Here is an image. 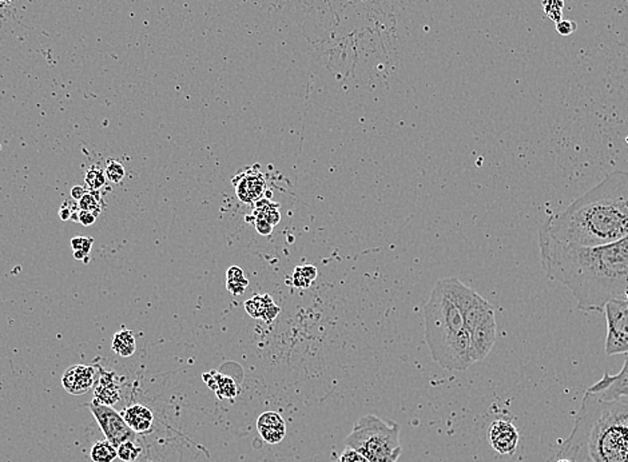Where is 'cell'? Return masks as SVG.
Instances as JSON below:
<instances>
[{
	"label": "cell",
	"instance_id": "1",
	"mask_svg": "<svg viewBox=\"0 0 628 462\" xmlns=\"http://www.w3.org/2000/svg\"><path fill=\"white\" fill-rule=\"evenodd\" d=\"M541 267L547 277L564 285L584 312H604L612 299L628 290V237L595 247L556 240L546 223L539 230Z\"/></svg>",
	"mask_w": 628,
	"mask_h": 462
},
{
	"label": "cell",
	"instance_id": "2",
	"mask_svg": "<svg viewBox=\"0 0 628 462\" xmlns=\"http://www.w3.org/2000/svg\"><path fill=\"white\" fill-rule=\"evenodd\" d=\"M546 226L556 240L584 247L627 238L628 171L611 172Z\"/></svg>",
	"mask_w": 628,
	"mask_h": 462
},
{
	"label": "cell",
	"instance_id": "3",
	"mask_svg": "<svg viewBox=\"0 0 628 462\" xmlns=\"http://www.w3.org/2000/svg\"><path fill=\"white\" fill-rule=\"evenodd\" d=\"M573 462H628V397L602 400L586 391L573 432L556 454Z\"/></svg>",
	"mask_w": 628,
	"mask_h": 462
},
{
	"label": "cell",
	"instance_id": "4",
	"mask_svg": "<svg viewBox=\"0 0 628 462\" xmlns=\"http://www.w3.org/2000/svg\"><path fill=\"white\" fill-rule=\"evenodd\" d=\"M425 341L433 359L446 370L471 368V337L464 317L440 279L425 303Z\"/></svg>",
	"mask_w": 628,
	"mask_h": 462
},
{
	"label": "cell",
	"instance_id": "5",
	"mask_svg": "<svg viewBox=\"0 0 628 462\" xmlns=\"http://www.w3.org/2000/svg\"><path fill=\"white\" fill-rule=\"evenodd\" d=\"M400 430L401 427L394 421L367 414L353 426L345 444L369 462H397L403 453Z\"/></svg>",
	"mask_w": 628,
	"mask_h": 462
},
{
	"label": "cell",
	"instance_id": "6",
	"mask_svg": "<svg viewBox=\"0 0 628 462\" xmlns=\"http://www.w3.org/2000/svg\"><path fill=\"white\" fill-rule=\"evenodd\" d=\"M607 319V355L628 353V303L626 299H612L604 306Z\"/></svg>",
	"mask_w": 628,
	"mask_h": 462
},
{
	"label": "cell",
	"instance_id": "7",
	"mask_svg": "<svg viewBox=\"0 0 628 462\" xmlns=\"http://www.w3.org/2000/svg\"><path fill=\"white\" fill-rule=\"evenodd\" d=\"M89 407H90L95 420L98 421L99 427L102 429L103 434L106 436V440L115 447H118L119 445L130 441V440L131 441L135 440V432L130 429L123 416H121L112 407L102 405L96 400H94Z\"/></svg>",
	"mask_w": 628,
	"mask_h": 462
},
{
	"label": "cell",
	"instance_id": "8",
	"mask_svg": "<svg viewBox=\"0 0 628 462\" xmlns=\"http://www.w3.org/2000/svg\"><path fill=\"white\" fill-rule=\"evenodd\" d=\"M498 334V323L495 313L487 315L480 323L469 333L471 335V348L472 358L475 362L482 361L495 345Z\"/></svg>",
	"mask_w": 628,
	"mask_h": 462
},
{
	"label": "cell",
	"instance_id": "9",
	"mask_svg": "<svg viewBox=\"0 0 628 462\" xmlns=\"http://www.w3.org/2000/svg\"><path fill=\"white\" fill-rule=\"evenodd\" d=\"M587 391L606 401L628 397V353L625 358L623 368L618 374L612 375L610 373H604L602 380L593 384L591 388L587 389Z\"/></svg>",
	"mask_w": 628,
	"mask_h": 462
},
{
	"label": "cell",
	"instance_id": "10",
	"mask_svg": "<svg viewBox=\"0 0 628 462\" xmlns=\"http://www.w3.org/2000/svg\"><path fill=\"white\" fill-rule=\"evenodd\" d=\"M488 440L491 446L501 454V456H511L518 449V434L516 426L505 420L495 421L489 430H488Z\"/></svg>",
	"mask_w": 628,
	"mask_h": 462
},
{
	"label": "cell",
	"instance_id": "11",
	"mask_svg": "<svg viewBox=\"0 0 628 462\" xmlns=\"http://www.w3.org/2000/svg\"><path fill=\"white\" fill-rule=\"evenodd\" d=\"M95 382V370L93 366L75 365L66 370L62 378L63 388L70 394L82 396L93 388Z\"/></svg>",
	"mask_w": 628,
	"mask_h": 462
},
{
	"label": "cell",
	"instance_id": "12",
	"mask_svg": "<svg viewBox=\"0 0 628 462\" xmlns=\"http://www.w3.org/2000/svg\"><path fill=\"white\" fill-rule=\"evenodd\" d=\"M257 430L265 443L276 445L285 438L286 424L277 411H265L257 420Z\"/></svg>",
	"mask_w": 628,
	"mask_h": 462
},
{
	"label": "cell",
	"instance_id": "13",
	"mask_svg": "<svg viewBox=\"0 0 628 462\" xmlns=\"http://www.w3.org/2000/svg\"><path fill=\"white\" fill-rule=\"evenodd\" d=\"M123 418L131 430L135 433H148L152 429L154 414L143 405H132L123 411Z\"/></svg>",
	"mask_w": 628,
	"mask_h": 462
},
{
	"label": "cell",
	"instance_id": "14",
	"mask_svg": "<svg viewBox=\"0 0 628 462\" xmlns=\"http://www.w3.org/2000/svg\"><path fill=\"white\" fill-rule=\"evenodd\" d=\"M121 397V388L114 373H105L99 378L98 385L95 387V400L102 404L111 407Z\"/></svg>",
	"mask_w": 628,
	"mask_h": 462
},
{
	"label": "cell",
	"instance_id": "15",
	"mask_svg": "<svg viewBox=\"0 0 628 462\" xmlns=\"http://www.w3.org/2000/svg\"><path fill=\"white\" fill-rule=\"evenodd\" d=\"M245 309L250 317L262 318L266 322H272L279 313V308L269 294L253 296L245 302Z\"/></svg>",
	"mask_w": 628,
	"mask_h": 462
},
{
	"label": "cell",
	"instance_id": "16",
	"mask_svg": "<svg viewBox=\"0 0 628 462\" xmlns=\"http://www.w3.org/2000/svg\"><path fill=\"white\" fill-rule=\"evenodd\" d=\"M240 184L237 185V195L243 202H253L257 201L262 191L265 190V179L262 174H253L249 172L247 175H242Z\"/></svg>",
	"mask_w": 628,
	"mask_h": 462
},
{
	"label": "cell",
	"instance_id": "17",
	"mask_svg": "<svg viewBox=\"0 0 628 462\" xmlns=\"http://www.w3.org/2000/svg\"><path fill=\"white\" fill-rule=\"evenodd\" d=\"M112 350L123 358H129L137 350L135 337L131 330L122 329L119 333L114 335Z\"/></svg>",
	"mask_w": 628,
	"mask_h": 462
},
{
	"label": "cell",
	"instance_id": "18",
	"mask_svg": "<svg viewBox=\"0 0 628 462\" xmlns=\"http://www.w3.org/2000/svg\"><path fill=\"white\" fill-rule=\"evenodd\" d=\"M214 380H210L206 374L204 375V380H206V384L210 387L211 389L216 390L217 396L220 398H234L238 391H237V387L236 384L226 375H222V374H217L214 373Z\"/></svg>",
	"mask_w": 628,
	"mask_h": 462
},
{
	"label": "cell",
	"instance_id": "19",
	"mask_svg": "<svg viewBox=\"0 0 628 462\" xmlns=\"http://www.w3.org/2000/svg\"><path fill=\"white\" fill-rule=\"evenodd\" d=\"M226 285H227V290L233 296H240L246 290L249 282L243 276V272H242L241 267L232 266L227 270V282H226Z\"/></svg>",
	"mask_w": 628,
	"mask_h": 462
},
{
	"label": "cell",
	"instance_id": "20",
	"mask_svg": "<svg viewBox=\"0 0 628 462\" xmlns=\"http://www.w3.org/2000/svg\"><path fill=\"white\" fill-rule=\"evenodd\" d=\"M90 457L94 462H112L118 457V450L107 440L98 441L91 447Z\"/></svg>",
	"mask_w": 628,
	"mask_h": 462
},
{
	"label": "cell",
	"instance_id": "21",
	"mask_svg": "<svg viewBox=\"0 0 628 462\" xmlns=\"http://www.w3.org/2000/svg\"><path fill=\"white\" fill-rule=\"evenodd\" d=\"M293 278V286L304 289L309 287L313 283L314 279L317 278V269L312 265H304V266H297L292 274Z\"/></svg>",
	"mask_w": 628,
	"mask_h": 462
},
{
	"label": "cell",
	"instance_id": "22",
	"mask_svg": "<svg viewBox=\"0 0 628 462\" xmlns=\"http://www.w3.org/2000/svg\"><path fill=\"white\" fill-rule=\"evenodd\" d=\"M103 202L101 199V195L98 191H94V190H90L87 191L83 198L79 201V208L80 210H86V211H90L95 214L96 217L99 215V213L102 211L103 208Z\"/></svg>",
	"mask_w": 628,
	"mask_h": 462
},
{
	"label": "cell",
	"instance_id": "23",
	"mask_svg": "<svg viewBox=\"0 0 628 462\" xmlns=\"http://www.w3.org/2000/svg\"><path fill=\"white\" fill-rule=\"evenodd\" d=\"M86 185L90 188V190H94V191H98L99 188H102L103 186L106 185V172L98 167L93 166L91 168H89V171L86 172Z\"/></svg>",
	"mask_w": 628,
	"mask_h": 462
},
{
	"label": "cell",
	"instance_id": "24",
	"mask_svg": "<svg viewBox=\"0 0 628 462\" xmlns=\"http://www.w3.org/2000/svg\"><path fill=\"white\" fill-rule=\"evenodd\" d=\"M94 240L90 237H76L71 240V247L74 251V257L76 259H83L86 262V257L89 256L91 246H93Z\"/></svg>",
	"mask_w": 628,
	"mask_h": 462
},
{
	"label": "cell",
	"instance_id": "25",
	"mask_svg": "<svg viewBox=\"0 0 628 462\" xmlns=\"http://www.w3.org/2000/svg\"><path fill=\"white\" fill-rule=\"evenodd\" d=\"M118 459L125 462H134L141 454V447L137 446L134 441H126L116 447Z\"/></svg>",
	"mask_w": 628,
	"mask_h": 462
},
{
	"label": "cell",
	"instance_id": "26",
	"mask_svg": "<svg viewBox=\"0 0 628 462\" xmlns=\"http://www.w3.org/2000/svg\"><path fill=\"white\" fill-rule=\"evenodd\" d=\"M105 172H106V178L107 181H110L111 184H121L125 178V167L118 162V161H114L111 159L107 162V166L105 168Z\"/></svg>",
	"mask_w": 628,
	"mask_h": 462
},
{
	"label": "cell",
	"instance_id": "27",
	"mask_svg": "<svg viewBox=\"0 0 628 462\" xmlns=\"http://www.w3.org/2000/svg\"><path fill=\"white\" fill-rule=\"evenodd\" d=\"M563 4H564L563 0H544L543 1V7H544L546 14L556 23L561 20Z\"/></svg>",
	"mask_w": 628,
	"mask_h": 462
},
{
	"label": "cell",
	"instance_id": "28",
	"mask_svg": "<svg viewBox=\"0 0 628 462\" xmlns=\"http://www.w3.org/2000/svg\"><path fill=\"white\" fill-rule=\"evenodd\" d=\"M338 462H369L368 459H365L361 453H358L357 450L354 449H351V447H345V450L341 453L340 459H338Z\"/></svg>",
	"mask_w": 628,
	"mask_h": 462
},
{
	"label": "cell",
	"instance_id": "29",
	"mask_svg": "<svg viewBox=\"0 0 628 462\" xmlns=\"http://www.w3.org/2000/svg\"><path fill=\"white\" fill-rule=\"evenodd\" d=\"M556 30H557V33H559L560 35L567 37V35H571L573 33L576 31V24H575L573 21H571V20H563V19H561L560 21L556 23Z\"/></svg>",
	"mask_w": 628,
	"mask_h": 462
},
{
	"label": "cell",
	"instance_id": "30",
	"mask_svg": "<svg viewBox=\"0 0 628 462\" xmlns=\"http://www.w3.org/2000/svg\"><path fill=\"white\" fill-rule=\"evenodd\" d=\"M59 217L62 221H69V220H78V215L74 214V208L70 207L69 204H62L60 210H59Z\"/></svg>",
	"mask_w": 628,
	"mask_h": 462
},
{
	"label": "cell",
	"instance_id": "31",
	"mask_svg": "<svg viewBox=\"0 0 628 462\" xmlns=\"http://www.w3.org/2000/svg\"><path fill=\"white\" fill-rule=\"evenodd\" d=\"M96 221V215L90 213V211H86V210H80L79 214H78V222L82 223L83 226H91L93 223H95Z\"/></svg>",
	"mask_w": 628,
	"mask_h": 462
},
{
	"label": "cell",
	"instance_id": "32",
	"mask_svg": "<svg viewBox=\"0 0 628 462\" xmlns=\"http://www.w3.org/2000/svg\"><path fill=\"white\" fill-rule=\"evenodd\" d=\"M254 220H256V222H254L256 229H257V231H259L261 236H269V234L272 233L273 226H272L270 223L268 222V221H265V220H262V218H256V217H254Z\"/></svg>",
	"mask_w": 628,
	"mask_h": 462
},
{
	"label": "cell",
	"instance_id": "33",
	"mask_svg": "<svg viewBox=\"0 0 628 462\" xmlns=\"http://www.w3.org/2000/svg\"><path fill=\"white\" fill-rule=\"evenodd\" d=\"M86 193H87V190H86L85 187H82V186H74L73 190H71V198H73L74 201H78V202H79V201L83 198V195H85Z\"/></svg>",
	"mask_w": 628,
	"mask_h": 462
},
{
	"label": "cell",
	"instance_id": "34",
	"mask_svg": "<svg viewBox=\"0 0 628 462\" xmlns=\"http://www.w3.org/2000/svg\"><path fill=\"white\" fill-rule=\"evenodd\" d=\"M12 0H0V3H11Z\"/></svg>",
	"mask_w": 628,
	"mask_h": 462
},
{
	"label": "cell",
	"instance_id": "35",
	"mask_svg": "<svg viewBox=\"0 0 628 462\" xmlns=\"http://www.w3.org/2000/svg\"><path fill=\"white\" fill-rule=\"evenodd\" d=\"M625 299H626V302H627V303H628V290H627V292H626V296H625Z\"/></svg>",
	"mask_w": 628,
	"mask_h": 462
}]
</instances>
